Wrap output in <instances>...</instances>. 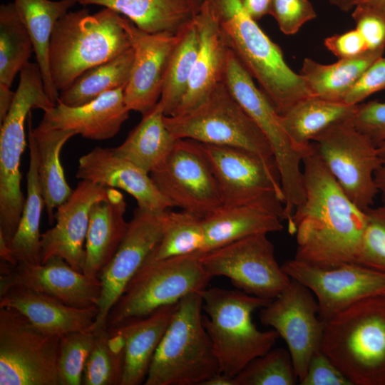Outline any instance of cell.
Listing matches in <instances>:
<instances>
[{"instance_id": "obj_26", "label": "cell", "mask_w": 385, "mask_h": 385, "mask_svg": "<svg viewBox=\"0 0 385 385\" xmlns=\"http://www.w3.org/2000/svg\"><path fill=\"white\" fill-rule=\"evenodd\" d=\"M126 206L123 195L112 188L92 205L85 243L84 274L98 277L115 254L129 225L125 220Z\"/></svg>"}, {"instance_id": "obj_34", "label": "cell", "mask_w": 385, "mask_h": 385, "mask_svg": "<svg viewBox=\"0 0 385 385\" xmlns=\"http://www.w3.org/2000/svg\"><path fill=\"white\" fill-rule=\"evenodd\" d=\"M79 0H14L16 9L31 38L46 91L56 105L59 92L56 89L50 71L49 46L57 21Z\"/></svg>"}, {"instance_id": "obj_36", "label": "cell", "mask_w": 385, "mask_h": 385, "mask_svg": "<svg viewBox=\"0 0 385 385\" xmlns=\"http://www.w3.org/2000/svg\"><path fill=\"white\" fill-rule=\"evenodd\" d=\"M133 56L130 48L115 58L86 71L68 88L59 92L58 103L71 107L82 106L107 92L125 86L130 76Z\"/></svg>"}, {"instance_id": "obj_23", "label": "cell", "mask_w": 385, "mask_h": 385, "mask_svg": "<svg viewBox=\"0 0 385 385\" xmlns=\"http://www.w3.org/2000/svg\"><path fill=\"white\" fill-rule=\"evenodd\" d=\"M125 86L107 92L82 106L71 107L57 103L43 112L36 128L43 130H72L94 140L111 138L118 133L130 112L125 102Z\"/></svg>"}, {"instance_id": "obj_22", "label": "cell", "mask_w": 385, "mask_h": 385, "mask_svg": "<svg viewBox=\"0 0 385 385\" xmlns=\"http://www.w3.org/2000/svg\"><path fill=\"white\" fill-rule=\"evenodd\" d=\"M76 176L106 188L121 189L132 195L138 207L144 210L161 212L173 207L149 173L118 157L111 148L96 147L82 155Z\"/></svg>"}, {"instance_id": "obj_38", "label": "cell", "mask_w": 385, "mask_h": 385, "mask_svg": "<svg viewBox=\"0 0 385 385\" xmlns=\"http://www.w3.org/2000/svg\"><path fill=\"white\" fill-rule=\"evenodd\" d=\"M93 344L86 360L83 385H121L125 366L122 336L107 327L94 329Z\"/></svg>"}, {"instance_id": "obj_41", "label": "cell", "mask_w": 385, "mask_h": 385, "mask_svg": "<svg viewBox=\"0 0 385 385\" xmlns=\"http://www.w3.org/2000/svg\"><path fill=\"white\" fill-rule=\"evenodd\" d=\"M236 385H295L299 384L291 355L282 347L272 348L249 362L234 377Z\"/></svg>"}, {"instance_id": "obj_2", "label": "cell", "mask_w": 385, "mask_h": 385, "mask_svg": "<svg viewBox=\"0 0 385 385\" xmlns=\"http://www.w3.org/2000/svg\"><path fill=\"white\" fill-rule=\"evenodd\" d=\"M222 37L242 66L281 115L309 96L304 82L286 63L274 43L245 11L241 0H205Z\"/></svg>"}, {"instance_id": "obj_56", "label": "cell", "mask_w": 385, "mask_h": 385, "mask_svg": "<svg viewBox=\"0 0 385 385\" xmlns=\"http://www.w3.org/2000/svg\"><path fill=\"white\" fill-rule=\"evenodd\" d=\"M357 4L369 7L385 14V0H359L356 5Z\"/></svg>"}, {"instance_id": "obj_32", "label": "cell", "mask_w": 385, "mask_h": 385, "mask_svg": "<svg viewBox=\"0 0 385 385\" xmlns=\"http://www.w3.org/2000/svg\"><path fill=\"white\" fill-rule=\"evenodd\" d=\"M164 116L158 101L142 115L124 142L111 148L113 152L150 174L164 163L177 140L167 128Z\"/></svg>"}, {"instance_id": "obj_11", "label": "cell", "mask_w": 385, "mask_h": 385, "mask_svg": "<svg viewBox=\"0 0 385 385\" xmlns=\"http://www.w3.org/2000/svg\"><path fill=\"white\" fill-rule=\"evenodd\" d=\"M200 143L223 205L257 207L285 220L284 197L275 161L241 148Z\"/></svg>"}, {"instance_id": "obj_54", "label": "cell", "mask_w": 385, "mask_h": 385, "mask_svg": "<svg viewBox=\"0 0 385 385\" xmlns=\"http://www.w3.org/2000/svg\"><path fill=\"white\" fill-rule=\"evenodd\" d=\"M202 385H236L234 378L218 373L203 383Z\"/></svg>"}, {"instance_id": "obj_51", "label": "cell", "mask_w": 385, "mask_h": 385, "mask_svg": "<svg viewBox=\"0 0 385 385\" xmlns=\"http://www.w3.org/2000/svg\"><path fill=\"white\" fill-rule=\"evenodd\" d=\"M11 87L0 84V121L1 123L6 118L11 106L12 104L15 92H13Z\"/></svg>"}, {"instance_id": "obj_16", "label": "cell", "mask_w": 385, "mask_h": 385, "mask_svg": "<svg viewBox=\"0 0 385 385\" xmlns=\"http://www.w3.org/2000/svg\"><path fill=\"white\" fill-rule=\"evenodd\" d=\"M260 322L270 326L287 344L299 383L312 356L322 349L324 322L312 292L295 279L260 309Z\"/></svg>"}, {"instance_id": "obj_53", "label": "cell", "mask_w": 385, "mask_h": 385, "mask_svg": "<svg viewBox=\"0 0 385 385\" xmlns=\"http://www.w3.org/2000/svg\"><path fill=\"white\" fill-rule=\"evenodd\" d=\"M0 257L2 261H4L13 266L18 265V262L14 257L9 243L0 234Z\"/></svg>"}, {"instance_id": "obj_52", "label": "cell", "mask_w": 385, "mask_h": 385, "mask_svg": "<svg viewBox=\"0 0 385 385\" xmlns=\"http://www.w3.org/2000/svg\"><path fill=\"white\" fill-rule=\"evenodd\" d=\"M375 183L385 206V156L382 157V163L376 170L374 175Z\"/></svg>"}, {"instance_id": "obj_39", "label": "cell", "mask_w": 385, "mask_h": 385, "mask_svg": "<svg viewBox=\"0 0 385 385\" xmlns=\"http://www.w3.org/2000/svg\"><path fill=\"white\" fill-rule=\"evenodd\" d=\"M34 46L14 2L0 6V84L11 87L29 62Z\"/></svg>"}, {"instance_id": "obj_9", "label": "cell", "mask_w": 385, "mask_h": 385, "mask_svg": "<svg viewBox=\"0 0 385 385\" xmlns=\"http://www.w3.org/2000/svg\"><path fill=\"white\" fill-rule=\"evenodd\" d=\"M222 82L257 125L272 148L280 175L285 220L290 225L295 208L304 200L302 168L304 155L294 148L280 114L229 48Z\"/></svg>"}, {"instance_id": "obj_35", "label": "cell", "mask_w": 385, "mask_h": 385, "mask_svg": "<svg viewBox=\"0 0 385 385\" xmlns=\"http://www.w3.org/2000/svg\"><path fill=\"white\" fill-rule=\"evenodd\" d=\"M29 166L26 175V197L16 231L9 243L18 263L41 264L40 220L45 206L38 179L37 153L28 130Z\"/></svg>"}, {"instance_id": "obj_33", "label": "cell", "mask_w": 385, "mask_h": 385, "mask_svg": "<svg viewBox=\"0 0 385 385\" xmlns=\"http://www.w3.org/2000/svg\"><path fill=\"white\" fill-rule=\"evenodd\" d=\"M384 51L385 47L371 50L363 55L339 59L331 64H322L305 58L299 73L309 96L342 101L365 71L376 60L383 56Z\"/></svg>"}, {"instance_id": "obj_5", "label": "cell", "mask_w": 385, "mask_h": 385, "mask_svg": "<svg viewBox=\"0 0 385 385\" xmlns=\"http://www.w3.org/2000/svg\"><path fill=\"white\" fill-rule=\"evenodd\" d=\"M202 297V324L207 332L220 372L234 378L252 359L274 347L279 337L272 329L261 331L252 314L271 300L242 291L206 288Z\"/></svg>"}, {"instance_id": "obj_25", "label": "cell", "mask_w": 385, "mask_h": 385, "mask_svg": "<svg viewBox=\"0 0 385 385\" xmlns=\"http://www.w3.org/2000/svg\"><path fill=\"white\" fill-rule=\"evenodd\" d=\"M199 38V49L186 95L173 115L186 113L202 103L222 82L228 47L216 19L203 3L194 17Z\"/></svg>"}, {"instance_id": "obj_58", "label": "cell", "mask_w": 385, "mask_h": 385, "mask_svg": "<svg viewBox=\"0 0 385 385\" xmlns=\"http://www.w3.org/2000/svg\"><path fill=\"white\" fill-rule=\"evenodd\" d=\"M379 153L381 157L385 156V145L378 147Z\"/></svg>"}, {"instance_id": "obj_48", "label": "cell", "mask_w": 385, "mask_h": 385, "mask_svg": "<svg viewBox=\"0 0 385 385\" xmlns=\"http://www.w3.org/2000/svg\"><path fill=\"white\" fill-rule=\"evenodd\" d=\"M383 89H385V57L381 56L365 71L342 101L349 105H357Z\"/></svg>"}, {"instance_id": "obj_6", "label": "cell", "mask_w": 385, "mask_h": 385, "mask_svg": "<svg viewBox=\"0 0 385 385\" xmlns=\"http://www.w3.org/2000/svg\"><path fill=\"white\" fill-rule=\"evenodd\" d=\"M201 292L190 293L177 302L144 384L202 385L221 373L202 324Z\"/></svg>"}, {"instance_id": "obj_42", "label": "cell", "mask_w": 385, "mask_h": 385, "mask_svg": "<svg viewBox=\"0 0 385 385\" xmlns=\"http://www.w3.org/2000/svg\"><path fill=\"white\" fill-rule=\"evenodd\" d=\"M95 337L94 329L72 332L60 337L58 356L59 385H81L86 360Z\"/></svg>"}, {"instance_id": "obj_27", "label": "cell", "mask_w": 385, "mask_h": 385, "mask_svg": "<svg viewBox=\"0 0 385 385\" xmlns=\"http://www.w3.org/2000/svg\"><path fill=\"white\" fill-rule=\"evenodd\" d=\"M176 304L162 306L150 314L110 327L125 343V366L121 385L145 383L155 352L171 321Z\"/></svg>"}, {"instance_id": "obj_15", "label": "cell", "mask_w": 385, "mask_h": 385, "mask_svg": "<svg viewBox=\"0 0 385 385\" xmlns=\"http://www.w3.org/2000/svg\"><path fill=\"white\" fill-rule=\"evenodd\" d=\"M150 175L173 206L182 210L203 218L222 205L210 165L198 141L177 139L166 160Z\"/></svg>"}, {"instance_id": "obj_28", "label": "cell", "mask_w": 385, "mask_h": 385, "mask_svg": "<svg viewBox=\"0 0 385 385\" xmlns=\"http://www.w3.org/2000/svg\"><path fill=\"white\" fill-rule=\"evenodd\" d=\"M282 220L260 207L223 205L202 218L205 253L237 240L258 234L283 230Z\"/></svg>"}, {"instance_id": "obj_40", "label": "cell", "mask_w": 385, "mask_h": 385, "mask_svg": "<svg viewBox=\"0 0 385 385\" xmlns=\"http://www.w3.org/2000/svg\"><path fill=\"white\" fill-rule=\"evenodd\" d=\"M204 242L202 217L185 210H167L162 237L146 260H160L201 252Z\"/></svg>"}, {"instance_id": "obj_45", "label": "cell", "mask_w": 385, "mask_h": 385, "mask_svg": "<svg viewBox=\"0 0 385 385\" xmlns=\"http://www.w3.org/2000/svg\"><path fill=\"white\" fill-rule=\"evenodd\" d=\"M350 119L377 147L385 145V102L359 103Z\"/></svg>"}, {"instance_id": "obj_4", "label": "cell", "mask_w": 385, "mask_h": 385, "mask_svg": "<svg viewBox=\"0 0 385 385\" xmlns=\"http://www.w3.org/2000/svg\"><path fill=\"white\" fill-rule=\"evenodd\" d=\"M322 351L352 385H385V295L364 299L324 322Z\"/></svg>"}, {"instance_id": "obj_57", "label": "cell", "mask_w": 385, "mask_h": 385, "mask_svg": "<svg viewBox=\"0 0 385 385\" xmlns=\"http://www.w3.org/2000/svg\"><path fill=\"white\" fill-rule=\"evenodd\" d=\"M188 1L190 3L195 14H197L199 12L202 5L203 4L205 1V0H188Z\"/></svg>"}, {"instance_id": "obj_49", "label": "cell", "mask_w": 385, "mask_h": 385, "mask_svg": "<svg viewBox=\"0 0 385 385\" xmlns=\"http://www.w3.org/2000/svg\"><path fill=\"white\" fill-rule=\"evenodd\" d=\"M324 45L338 59L354 58L371 51L356 29L326 38Z\"/></svg>"}, {"instance_id": "obj_31", "label": "cell", "mask_w": 385, "mask_h": 385, "mask_svg": "<svg viewBox=\"0 0 385 385\" xmlns=\"http://www.w3.org/2000/svg\"><path fill=\"white\" fill-rule=\"evenodd\" d=\"M27 128L35 143L39 183L48 220L52 224L54 209L64 202L73 190L65 178L60 153L64 144L76 133L67 130L34 128L31 112L27 118Z\"/></svg>"}, {"instance_id": "obj_24", "label": "cell", "mask_w": 385, "mask_h": 385, "mask_svg": "<svg viewBox=\"0 0 385 385\" xmlns=\"http://www.w3.org/2000/svg\"><path fill=\"white\" fill-rule=\"evenodd\" d=\"M0 307L14 309L40 330L59 337L93 329L98 312L97 306L77 308L21 287H11L1 294Z\"/></svg>"}, {"instance_id": "obj_44", "label": "cell", "mask_w": 385, "mask_h": 385, "mask_svg": "<svg viewBox=\"0 0 385 385\" xmlns=\"http://www.w3.org/2000/svg\"><path fill=\"white\" fill-rule=\"evenodd\" d=\"M270 14L286 35L297 33L304 24L317 16L309 0H272Z\"/></svg>"}, {"instance_id": "obj_7", "label": "cell", "mask_w": 385, "mask_h": 385, "mask_svg": "<svg viewBox=\"0 0 385 385\" xmlns=\"http://www.w3.org/2000/svg\"><path fill=\"white\" fill-rule=\"evenodd\" d=\"M54 104L48 96L40 68L28 63L20 79L11 108L0 130V234L11 242L18 227L26 198L21 188L22 153L26 145V122L32 109L43 112Z\"/></svg>"}, {"instance_id": "obj_46", "label": "cell", "mask_w": 385, "mask_h": 385, "mask_svg": "<svg viewBox=\"0 0 385 385\" xmlns=\"http://www.w3.org/2000/svg\"><path fill=\"white\" fill-rule=\"evenodd\" d=\"M352 18L355 29L361 34L369 50L385 47V14L357 4L354 8Z\"/></svg>"}, {"instance_id": "obj_55", "label": "cell", "mask_w": 385, "mask_h": 385, "mask_svg": "<svg viewBox=\"0 0 385 385\" xmlns=\"http://www.w3.org/2000/svg\"><path fill=\"white\" fill-rule=\"evenodd\" d=\"M359 0H328L329 4L343 11H349L354 8Z\"/></svg>"}, {"instance_id": "obj_37", "label": "cell", "mask_w": 385, "mask_h": 385, "mask_svg": "<svg viewBox=\"0 0 385 385\" xmlns=\"http://www.w3.org/2000/svg\"><path fill=\"white\" fill-rule=\"evenodd\" d=\"M178 34V41L166 68L159 100L166 116L176 113L186 95L199 49L194 19Z\"/></svg>"}, {"instance_id": "obj_29", "label": "cell", "mask_w": 385, "mask_h": 385, "mask_svg": "<svg viewBox=\"0 0 385 385\" xmlns=\"http://www.w3.org/2000/svg\"><path fill=\"white\" fill-rule=\"evenodd\" d=\"M356 106L309 96L281 114V121L294 148L305 155L317 135L332 124L351 118Z\"/></svg>"}, {"instance_id": "obj_10", "label": "cell", "mask_w": 385, "mask_h": 385, "mask_svg": "<svg viewBox=\"0 0 385 385\" xmlns=\"http://www.w3.org/2000/svg\"><path fill=\"white\" fill-rule=\"evenodd\" d=\"M164 122L177 139L241 148L275 161L265 135L222 82L197 106L182 114L165 115Z\"/></svg>"}, {"instance_id": "obj_8", "label": "cell", "mask_w": 385, "mask_h": 385, "mask_svg": "<svg viewBox=\"0 0 385 385\" xmlns=\"http://www.w3.org/2000/svg\"><path fill=\"white\" fill-rule=\"evenodd\" d=\"M202 254L145 260L110 310L107 327L145 317L162 306L177 303L190 293L206 289L212 277L203 267Z\"/></svg>"}, {"instance_id": "obj_18", "label": "cell", "mask_w": 385, "mask_h": 385, "mask_svg": "<svg viewBox=\"0 0 385 385\" xmlns=\"http://www.w3.org/2000/svg\"><path fill=\"white\" fill-rule=\"evenodd\" d=\"M164 214L165 211L155 212L138 207L133 211L118 249L98 276L101 282V293L93 329L107 327L110 310L160 240Z\"/></svg>"}, {"instance_id": "obj_12", "label": "cell", "mask_w": 385, "mask_h": 385, "mask_svg": "<svg viewBox=\"0 0 385 385\" xmlns=\"http://www.w3.org/2000/svg\"><path fill=\"white\" fill-rule=\"evenodd\" d=\"M60 337L11 308L0 307V384L59 385Z\"/></svg>"}, {"instance_id": "obj_19", "label": "cell", "mask_w": 385, "mask_h": 385, "mask_svg": "<svg viewBox=\"0 0 385 385\" xmlns=\"http://www.w3.org/2000/svg\"><path fill=\"white\" fill-rule=\"evenodd\" d=\"M11 287H21L45 294L77 308L98 305L101 282L73 269L58 256L41 264L0 263V295Z\"/></svg>"}, {"instance_id": "obj_3", "label": "cell", "mask_w": 385, "mask_h": 385, "mask_svg": "<svg viewBox=\"0 0 385 385\" xmlns=\"http://www.w3.org/2000/svg\"><path fill=\"white\" fill-rule=\"evenodd\" d=\"M121 15L104 8L68 11L55 24L49 65L56 89L68 88L86 71L111 61L131 48Z\"/></svg>"}, {"instance_id": "obj_17", "label": "cell", "mask_w": 385, "mask_h": 385, "mask_svg": "<svg viewBox=\"0 0 385 385\" xmlns=\"http://www.w3.org/2000/svg\"><path fill=\"white\" fill-rule=\"evenodd\" d=\"M281 267L312 292L324 322L364 299L385 292V273L356 262L319 267L294 258Z\"/></svg>"}, {"instance_id": "obj_30", "label": "cell", "mask_w": 385, "mask_h": 385, "mask_svg": "<svg viewBox=\"0 0 385 385\" xmlns=\"http://www.w3.org/2000/svg\"><path fill=\"white\" fill-rule=\"evenodd\" d=\"M111 9L150 34H177L196 15L188 0H79Z\"/></svg>"}, {"instance_id": "obj_50", "label": "cell", "mask_w": 385, "mask_h": 385, "mask_svg": "<svg viewBox=\"0 0 385 385\" xmlns=\"http://www.w3.org/2000/svg\"><path fill=\"white\" fill-rule=\"evenodd\" d=\"M241 3L247 14L257 21L270 14L272 0H241Z\"/></svg>"}, {"instance_id": "obj_21", "label": "cell", "mask_w": 385, "mask_h": 385, "mask_svg": "<svg viewBox=\"0 0 385 385\" xmlns=\"http://www.w3.org/2000/svg\"><path fill=\"white\" fill-rule=\"evenodd\" d=\"M108 188L81 180L70 197L56 208V225L41 235V260L53 256L66 260L73 269L83 273L86 250L83 246L92 205L107 195Z\"/></svg>"}, {"instance_id": "obj_43", "label": "cell", "mask_w": 385, "mask_h": 385, "mask_svg": "<svg viewBox=\"0 0 385 385\" xmlns=\"http://www.w3.org/2000/svg\"><path fill=\"white\" fill-rule=\"evenodd\" d=\"M366 224L355 262L385 273V206L365 210Z\"/></svg>"}, {"instance_id": "obj_47", "label": "cell", "mask_w": 385, "mask_h": 385, "mask_svg": "<svg viewBox=\"0 0 385 385\" xmlns=\"http://www.w3.org/2000/svg\"><path fill=\"white\" fill-rule=\"evenodd\" d=\"M299 384L352 385L322 349L311 358L306 374Z\"/></svg>"}, {"instance_id": "obj_13", "label": "cell", "mask_w": 385, "mask_h": 385, "mask_svg": "<svg viewBox=\"0 0 385 385\" xmlns=\"http://www.w3.org/2000/svg\"><path fill=\"white\" fill-rule=\"evenodd\" d=\"M350 118L332 124L312 143L346 195L365 211L379 194L374 175L382 157L378 147L356 128Z\"/></svg>"}, {"instance_id": "obj_1", "label": "cell", "mask_w": 385, "mask_h": 385, "mask_svg": "<svg viewBox=\"0 0 385 385\" xmlns=\"http://www.w3.org/2000/svg\"><path fill=\"white\" fill-rule=\"evenodd\" d=\"M302 173L304 200L292 215L294 259L319 267L355 262L366 224L365 211L346 195L314 143L303 158Z\"/></svg>"}, {"instance_id": "obj_59", "label": "cell", "mask_w": 385, "mask_h": 385, "mask_svg": "<svg viewBox=\"0 0 385 385\" xmlns=\"http://www.w3.org/2000/svg\"><path fill=\"white\" fill-rule=\"evenodd\" d=\"M383 294H384V295H385V292H384V293Z\"/></svg>"}, {"instance_id": "obj_14", "label": "cell", "mask_w": 385, "mask_h": 385, "mask_svg": "<svg viewBox=\"0 0 385 385\" xmlns=\"http://www.w3.org/2000/svg\"><path fill=\"white\" fill-rule=\"evenodd\" d=\"M200 260L212 277L225 276L239 290L265 299L277 297L291 282L276 260L267 234L249 236L202 253Z\"/></svg>"}, {"instance_id": "obj_20", "label": "cell", "mask_w": 385, "mask_h": 385, "mask_svg": "<svg viewBox=\"0 0 385 385\" xmlns=\"http://www.w3.org/2000/svg\"><path fill=\"white\" fill-rule=\"evenodd\" d=\"M121 24L134 55L130 76L124 91L125 102L130 111L143 115L160 98L166 68L178 34L148 33L125 16H121Z\"/></svg>"}]
</instances>
